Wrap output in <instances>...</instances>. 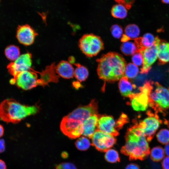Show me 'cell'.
Wrapping results in <instances>:
<instances>
[{
  "instance_id": "6da1fadb",
  "label": "cell",
  "mask_w": 169,
  "mask_h": 169,
  "mask_svg": "<svg viewBox=\"0 0 169 169\" xmlns=\"http://www.w3.org/2000/svg\"><path fill=\"white\" fill-rule=\"evenodd\" d=\"M125 137V143L121 150L122 153L131 160H143L148 157L150 151L148 142L138 124L128 129Z\"/></svg>"
},
{
  "instance_id": "7a4b0ae2",
  "label": "cell",
  "mask_w": 169,
  "mask_h": 169,
  "mask_svg": "<svg viewBox=\"0 0 169 169\" xmlns=\"http://www.w3.org/2000/svg\"><path fill=\"white\" fill-rule=\"evenodd\" d=\"M97 72L99 78L108 82L120 80L124 76L126 62L120 54L110 52L97 60Z\"/></svg>"
},
{
  "instance_id": "3957f363",
  "label": "cell",
  "mask_w": 169,
  "mask_h": 169,
  "mask_svg": "<svg viewBox=\"0 0 169 169\" xmlns=\"http://www.w3.org/2000/svg\"><path fill=\"white\" fill-rule=\"evenodd\" d=\"M36 105H23L12 99H7L0 104V118L7 123L15 124L27 117L35 114L39 111Z\"/></svg>"
},
{
  "instance_id": "277c9868",
  "label": "cell",
  "mask_w": 169,
  "mask_h": 169,
  "mask_svg": "<svg viewBox=\"0 0 169 169\" xmlns=\"http://www.w3.org/2000/svg\"><path fill=\"white\" fill-rule=\"evenodd\" d=\"M149 106L157 112L163 113L169 109V87L153 83L148 95Z\"/></svg>"
},
{
  "instance_id": "5b68a950",
  "label": "cell",
  "mask_w": 169,
  "mask_h": 169,
  "mask_svg": "<svg viewBox=\"0 0 169 169\" xmlns=\"http://www.w3.org/2000/svg\"><path fill=\"white\" fill-rule=\"evenodd\" d=\"M79 47L86 56L96 55L104 49V44L101 38L93 34L83 35L79 41Z\"/></svg>"
},
{
  "instance_id": "8992f818",
  "label": "cell",
  "mask_w": 169,
  "mask_h": 169,
  "mask_svg": "<svg viewBox=\"0 0 169 169\" xmlns=\"http://www.w3.org/2000/svg\"><path fill=\"white\" fill-rule=\"evenodd\" d=\"M148 116L138 124L148 142L151 141L162 123L158 115L151 111L147 112Z\"/></svg>"
},
{
  "instance_id": "52a82bcc",
  "label": "cell",
  "mask_w": 169,
  "mask_h": 169,
  "mask_svg": "<svg viewBox=\"0 0 169 169\" xmlns=\"http://www.w3.org/2000/svg\"><path fill=\"white\" fill-rule=\"evenodd\" d=\"M60 129L62 133L69 138L76 139L83 133V122L66 115L61 120Z\"/></svg>"
},
{
  "instance_id": "ba28073f",
  "label": "cell",
  "mask_w": 169,
  "mask_h": 169,
  "mask_svg": "<svg viewBox=\"0 0 169 169\" xmlns=\"http://www.w3.org/2000/svg\"><path fill=\"white\" fill-rule=\"evenodd\" d=\"M161 40L156 37L155 44L151 47L142 49L139 50L142 55L143 62L141 69L140 73L147 74L151 69V66L158 57V48Z\"/></svg>"
},
{
  "instance_id": "9c48e42d",
  "label": "cell",
  "mask_w": 169,
  "mask_h": 169,
  "mask_svg": "<svg viewBox=\"0 0 169 169\" xmlns=\"http://www.w3.org/2000/svg\"><path fill=\"white\" fill-rule=\"evenodd\" d=\"M32 57V54L28 52L20 55L16 60L8 65L7 69L10 74L13 76V79H15L20 73L30 69Z\"/></svg>"
},
{
  "instance_id": "30bf717a",
  "label": "cell",
  "mask_w": 169,
  "mask_h": 169,
  "mask_svg": "<svg viewBox=\"0 0 169 169\" xmlns=\"http://www.w3.org/2000/svg\"><path fill=\"white\" fill-rule=\"evenodd\" d=\"M114 136L96 130L92 136V145L101 151H105L115 143Z\"/></svg>"
},
{
  "instance_id": "8fae6325",
  "label": "cell",
  "mask_w": 169,
  "mask_h": 169,
  "mask_svg": "<svg viewBox=\"0 0 169 169\" xmlns=\"http://www.w3.org/2000/svg\"><path fill=\"white\" fill-rule=\"evenodd\" d=\"M94 115H98V105L96 101L93 99L88 105L79 107L67 115L83 122Z\"/></svg>"
},
{
  "instance_id": "7c38bea8",
  "label": "cell",
  "mask_w": 169,
  "mask_h": 169,
  "mask_svg": "<svg viewBox=\"0 0 169 169\" xmlns=\"http://www.w3.org/2000/svg\"><path fill=\"white\" fill-rule=\"evenodd\" d=\"M38 35L36 31L28 24L19 25L17 28V38L20 43L25 46L32 44Z\"/></svg>"
},
{
  "instance_id": "4fadbf2b",
  "label": "cell",
  "mask_w": 169,
  "mask_h": 169,
  "mask_svg": "<svg viewBox=\"0 0 169 169\" xmlns=\"http://www.w3.org/2000/svg\"><path fill=\"white\" fill-rule=\"evenodd\" d=\"M96 130L116 136L119 132L116 129V122L110 116L103 115L99 117Z\"/></svg>"
},
{
  "instance_id": "5bb4252c",
  "label": "cell",
  "mask_w": 169,
  "mask_h": 169,
  "mask_svg": "<svg viewBox=\"0 0 169 169\" xmlns=\"http://www.w3.org/2000/svg\"><path fill=\"white\" fill-rule=\"evenodd\" d=\"M133 109L137 111H144L149 106L148 95L142 92L133 93L129 97Z\"/></svg>"
},
{
  "instance_id": "9a60e30c",
  "label": "cell",
  "mask_w": 169,
  "mask_h": 169,
  "mask_svg": "<svg viewBox=\"0 0 169 169\" xmlns=\"http://www.w3.org/2000/svg\"><path fill=\"white\" fill-rule=\"evenodd\" d=\"M99 117L97 115H92L83 122L84 128L82 135L91 138L97 129Z\"/></svg>"
},
{
  "instance_id": "2e32d148",
  "label": "cell",
  "mask_w": 169,
  "mask_h": 169,
  "mask_svg": "<svg viewBox=\"0 0 169 169\" xmlns=\"http://www.w3.org/2000/svg\"><path fill=\"white\" fill-rule=\"evenodd\" d=\"M55 71L59 76L66 79L72 78L74 76V69L68 62L62 60L56 66Z\"/></svg>"
},
{
  "instance_id": "e0dca14e",
  "label": "cell",
  "mask_w": 169,
  "mask_h": 169,
  "mask_svg": "<svg viewBox=\"0 0 169 169\" xmlns=\"http://www.w3.org/2000/svg\"><path fill=\"white\" fill-rule=\"evenodd\" d=\"M136 87V85L132 84L125 76L120 79L119 87L121 95L123 96L129 97L133 93V90Z\"/></svg>"
},
{
  "instance_id": "ac0fdd59",
  "label": "cell",
  "mask_w": 169,
  "mask_h": 169,
  "mask_svg": "<svg viewBox=\"0 0 169 169\" xmlns=\"http://www.w3.org/2000/svg\"><path fill=\"white\" fill-rule=\"evenodd\" d=\"M140 30L135 24H130L125 28V34L122 35L121 42H124L137 38L140 35Z\"/></svg>"
},
{
  "instance_id": "d6986e66",
  "label": "cell",
  "mask_w": 169,
  "mask_h": 169,
  "mask_svg": "<svg viewBox=\"0 0 169 169\" xmlns=\"http://www.w3.org/2000/svg\"><path fill=\"white\" fill-rule=\"evenodd\" d=\"M156 37L149 33L144 34L142 37H138L134 40V42L140 49L151 47L155 44Z\"/></svg>"
},
{
  "instance_id": "ffe728a7",
  "label": "cell",
  "mask_w": 169,
  "mask_h": 169,
  "mask_svg": "<svg viewBox=\"0 0 169 169\" xmlns=\"http://www.w3.org/2000/svg\"><path fill=\"white\" fill-rule=\"evenodd\" d=\"M159 64H162L169 62V43L161 41L158 48Z\"/></svg>"
},
{
  "instance_id": "44dd1931",
  "label": "cell",
  "mask_w": 169,
  "mask_h": 169,
  "mask_svg": "<svg viewBox=\"0 0 169 169\" xmlns=\"http://www.w3.org/2000/svg\"><path fill=\"white\" fill-rule=\"evenodd\" d=\"M120 50L123 54L127 56L133 55L138 51V48L136 43L129 41L123 43L120 46Z\"/></svg>"
},
{
  "instance_id": "7402d4cb",
  "label": "cell",
  "mask_w": 169,
  "mask_h": 169,
  "mask_svg": "<svg viewBox=\"0 0 169 169\" xmlns=\"http://www.w3.org/2000/svg\"><path fill=\"white\" fill-rule=\"evenodd\" d=\"M127 9L124 5L118 3L112 7L111 14L113 17L115 18L124 19L127 16Z\"/></svg>"
},
{
  "instance_id": "603a6c76",
  "label": "cell",
  "mask_w": 169,
  "mask_h": 169,
  "mask_svg": "<svg viewBox=\"0 0 169 169\" xmlns=\"http://www.w3.org/2000/svg\"><path fill=\"white\" fill-rule=\"evenodd\" d=\"M76 66L74 70V76L79 81H84L87 78L89 75L88 69L85 67L79 64H74Z\"/></svg>"
},
{
  "instance_id": "cb8c5ba5",
  "label": "cell",
  "mask_w": 169,
  "mask_h": 169,
  "mask_svg": "<svg viewBox=\"0 0 169 169\" xmlns=\"http://www.w3.org/2000/svg\"><path fill=\"white\" fill-rule=\"evenodd\" d=\"M5 54L9 60L14 61L20 56V51L18 47L14 45H10L6 47Z\"/></svg>"
},
{
  "instance_id": "d4e9b609",
  "label": "cell",
  "mask_w": 169,
  "mask_h": 169,
  "mask_svg": "<svg viewBox=\"0 0 169 169\" xmlns=\"http://www.w3.org/2000/svg\"><path fill=\"white\" fill-rule=\"evenodd\" d=\"M165 151L160 146L153 147L150 151V157L153 161L158 162L164 157Z\"/></svg>"
},
{
  "instance_id": "484cf974",
  "label": "cell",
  "mask_w": 169,
  "mask_h": 169,
  "mask_svg": "<svg viewBox=\"0 0 169 169\" xmlns=\"http://www.w3.org/2000/svg\"><path fill=\"white\" fill-rule=\"evenodd\" d=\"M139 69L137 66L133 63H129L126 65L124 76L130 79L135 78L138 74Z\"/></svg>"
},
{
  "instance_id": "4316f807",
  "label": "cell",
  "mask_w": 169,
  "mask_h": 169,
  "mask_svg": "<svg viewBox=\"0 0 169 169\" xmlns=\"http://www.w3.org/2000/svg\"><path fill=\"white\" fill-rule=\"evenodd\" d=\"M75 145L77 149L84 151L89 148L90 143V141L87 137L82 136L77 139L75 143Z\"/></svg>"
},
{
  "instance_id": "83f0119b",
  "label": "cell",
  "mask_w": 169,
  "mask_h": 169,
  "mask_svg": "<svg viewBox=\"0 0 169 169\" xmlns=\"http://www.w3.org/2000/svg\"><path fill=\"white\" fill-rule=\"evenodd\" d=\"M156 137L158 141L163 145L169 143V130L166 129L160 130L157 133Z\"/></svg>"
},
{
  "instance_id": "f1b7e54d",
  "label": "cell",
  "mask_w": 169,
  "mask_h": 169,
  "mask_svg": "<svg viewBox=\"0 0 169 169\" xmlns=\"http://www.w3.org/2000/svg\"><path fill=\"white\" fill-rule=\"evenodd\" d=\"M105 156L106 160L111 163H115L120 161V158L118 152L115 150L109 149L105 151Z\"/></svg>"
},
{
  "instance_id": "f546056e",
  "label": "cell",
  "mask_w": 169,
  "mask_h": 169,
  "mask_svg": "<svg viewBox=\"0 0 169 169\" xmlns=\"http://www.w3.org/2000/svg\"><path fill=\"white\" fill-rule=\"evenodd\" d=\"M110 31L113 36L117 38H120L123 33L122 27L118 24L113 25L110 28Z\"/></svg>"
},
{
  "instance_id": "4dcf8cb0",
  "label": "cell",
  "mask_w": 169,
  "mask_h": 169,
  "mask_svg": "<svg viewBox=\"0 0 169 169\" xmlns=\"http://www.w3.org/2000/svg\"><path fill=\"white\" fill-rule=\"evenodd\" d=\"M132 61L133 63L137 66H140L143 64V59L142 54L137 52L133 55Z\"/></svg>"
},
{
  "instance_id": "1f68e13d",
  "label": "cell",
  "mask_w": 169,
  "mask_h": 169,
  "mask_svg": "<svg viewBox=\"0 0 169 169\" xmlns=\"http://www.w3.org/2000/svg\"><path fill=\"white\" fill-rule=\"evenodd\" d=\"M55 169H78L71 162H63L56 165Z\"/></svg>"
},
{
  "instance_id": "d6a6232c",
  "label": "cell",
  "mask_w": 169,
  "mask_h": 169,
  "mask_svg": "<svg viewBox=\"0 0 169 169\" xmlns=\"http://www.w3.org/2000/svg\"><path fill=\"white\" fill-rule=\"evenodd\" d=\"M127 117L125 114H122L116 122V129L119 130L121 128L124 124L127 121Z\"/></svg>"
},
{
  "instance_id": "836d02e7",
  "label": "cell",
  "mask_w": 169,
  "mask_h": 169,
  "mask_svg": "<svg viewBox=\"0 0 169 169\" xmlns=\"http://www.w3.org/2000/svg\"><path fill=\"white\" fill-rule=\"evenodd\" d=\"M117 3L125 6L127 9H130L135 0H115Z\"/></svg>"
},
{
  "instance_id": "e575fe53",
  "label": "cell",
  "mask_w": 169,
  "mask_h": 169,
  "mask_svg": "<svg viewBox=\"0 0 169 169\" xmlns=\"http://www.w3.org/2000/svg\"><path fill=\"white\" fill-rule=\"evenodd\" d=\"M161 165L163 169H169V156H167L164 158Z\"/></svg>"
},
{
  "instance_id": "d590c367",
  "label": "cell",
  "mask_w": 169,
  "mask_h": 169,
  "mask_svg": "<svg viewBox=\"0 0 169 169\" xmlns=\"http://www.w3.org/2000/svg\"><path fill=\"white\" fill-rule=\"evenodd\" d=\"M5 150V143L3 139H0V153H2Z\"/></svg>"
},
{
  "instance_id": "8d00e7d4",
  "label": "cell",
  "mask_w": 169,
  "mask_h": 169,
  "mask_svg": "<svg viewBox=\"0 0 169 169\" xmlns=\"http://www.w3.org/2000/svg\"><path fill=\"white\" fill-rule=\"evenodd\" d=\"M125 169H140L139 166L136 164L131 163L128 165Z\"/></svg>"
},
{
  "instance_id": "74e56055",
  "label": "cell",
  "mask_w": 169,
  "mask_h": 169,
  "mask_svg": "<svg viewBox=\"0 0 169 169\" xmlns=\"http://www.w3.org/2000/svg\"><path fill=\"white\" fill-rule=\"evenodd\" d=\"M164 150L166 155L169 156V143L166 145Z\"/></svg>"
},
{
  "instance_id": "f35d334b",
  "label": "cell",
  "mask_w": 169,
  "mask_h": 169,
  "mask_svg": "<svg viewBox=\"0 0 169 169\" xmlns=\"http://www.w3.org/2000/svg\"><path fill=\"white\" fill-rule=\"evenodd\" d=\"M0 169H6V166L5 162L0 159Z\"/></svg>"
},
{
  "instance_id": "ab89813d",
  "label": "cell",
  "mask_w": 169,
  "mask_h": 169,
  "mask_svg": "<svg viewBox=\"0 0 169 169\" xmlns=\"http://www.w3.org/2000/svg\"><path fill=\"white\" fill-rule=\"evenodd\" d=\"M61 156L62 158L66 159L68 157L69 154L66 151H63L61 153Z\"/></svg>"
},
{
  "instance_id": "60d3db41",
  "label": "cell",
  "mask_w": 169,
  "mask_h": 169,
  "mask_svg": "<svg viewBox=\"0 0 169 169\" xmlns=\"http://www.w3.org/2000/svg\"><path fill=\"white\" fill-rule=\"evenodd\" d=\"M4 132V128L3 126L0 124V138L3 136Z\"/></svg>"
},
{
  "instance_id": "b9f144b4",
  "label": "cell",
  "mask_w": 169,
  "mask_h": 169,
  "mask_svg": "<svg viewBox=\"0 0 169 169\" xmlns=\"http://www.w3.org/2000/svg\"><path fill=\"white\" fill-rule=\"evenodd\" d=\"M164 124L167 125L169 128V119L168 120H165L164 121Z\"/></svg>"
},
{
  "instance_id": "7bdbcfd3",
  "label": "cell",
  "mask_w": 169,
  "mask_h": 169,
  "mask_svg": "<svg viewBox=\"0 0 169 169\" xmlns=\"http://www.w3.org/2000/svg\"><path fill=\"white\" fill-rule=\"evenodd\" d=\"M162 2L165 4H169V0H161Z\"/></svg>"
}]
</instances>
